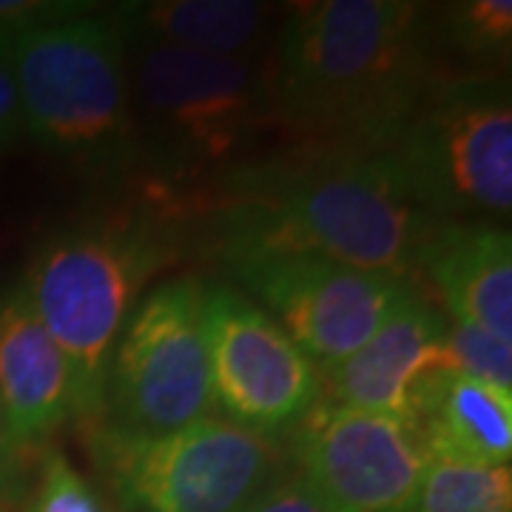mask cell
I'll return each instance as SVG.
<instances>
[{
	"label": "cell",
	"instance_id": "1",
	"mask_svg": "<svg viewBox=\"0 0 512 512\" xmlns=\"http://www.w3.org/2000/svg\"><path fill=\"white\" fill-rule=\"evenodd\" d=\"M276 128L299 151L382 154L441 80L427 6L410 0H313L276 35Z\"/></svg>",
	"mask_w": 512,
	"mask_h": 512
},
{
	"label": "cell",
	"instance_id": "2",
	"mask_svg": "<svg viewBox=\"0 0 512 512\" xmlns=\"http://www.w3.org/2000/svg\"><path fill=\"white\" fill-rule=\"evenodd\" d=\"M205 208L220 262L248 254L322 256L416 279L439 222L410 200L390 154L302 151L217 177Z\"/></svg>",
	"mask_w": 512,
	"mask_h": 512
},
{
	"label": "cell",
	"instance_id": "3",
	"mask_svg": "<svg viewBox=\"0 0 512 512\" xmlns=\"http://www.w3.org/2000/svg\"><path fill=\"white\" fill-rule=\"evenodd\" d=\"M180 220L154 202L63 225L37 245L20 288L69 362L74 419L100 416L111 350L148 282L177 256Z\"/></svg>",
	"mask_w": 512,
	"mask_h": 512
},
{
	"label": "cell",
	"instance_id": "4",
	"mask_svg": "<svg viewBox=\"0 0 512 512\" xmlns=\"http://www.w3.org/2000/svg\"><path fill=\"white\" fill-rule=\"evenodd\" d=\"M148 194L171 200L208 174L251 163L262 134L276 131L271 69L259 60L126 43Z\"/></svg>",
	"mask_w": 512,
	"mask_h": 512
},
{
	"label": "cell",
	"instance_id": "5",
	"mask_svg": "<svg viewBox=\"0 0 512 512\" xmlns=\"http://www.w3.org/2000/svg\"><path fill=\"white\" fill-rule=\"evenodd\" d=\"M9 60L26 140L89 177L140 174L126 37L109 9L23 35Z\"/></svg>",
	"mask_w": 512,
	"mask_h": 512
},
{
	"label": "cell",
	"instance_id": "6",
	"mask_svg": "<svg viewBox=\"0 0 512 512\" xmlns=\"http://www.w3.org/2000/svg\"><path fill=\"white\" fill-rule=\"evenodd\" d=\"M387 154L410 200L436 222L510 217V83L498 74L441 77Z\"/></svg>",
	"mask_w": 512,
	"mask_h": 512
},
{
	"label": "cell",
	"instance_id": "7",
	"mask_svg": "<svg viewBox=\"0 0 512 512\" xmlns=\"http://www.w3.org/2000/svg\"><path fill=\"white\" fill-rule=\"evenodd\" d=\"M89 453L123 512H239L285 473L279 439L222 416L160 436L89 424Z\"/></svg>",
	"mask_w": 512,
	"mask_h": 512
},
{
	"label": "cell",
	"instance_id": "8",
	"mask_svg": "<svg viewBox=\"0 0 512 512\" xmlns=\"http://www.w3.org/2000/svg\"><path fill=\"white\" fill-rule=\"evenodd\" d=\"M217 416L205 339V282L174 276L137 302L111 350L103 410L94 421L160 436Z\"/></svg>",
	"mask_w": 512,
	"mask_h": 512
},
{
	"label": "cell",
	"instance_id": "9",
	"mask_svg": "<svg viewBox=\"0 0 512 512\" xmlns=\"http://www.w3.org/2000/svg\"><path fill=\"white\" fill-rule=\"evenodd\" d=\"M222 265L319 370L356 353L419 291L416 279L362 271L322 256L248 254Z\"/></svg>",
	"mask_w": 512,
	"mask_h": 512
},
{
	"label": "cell",
	"instance_id": "10",
	"mask_svg": "<svg viewBox=\"0 0 512 512\" xmlns=\"http://www.w3.org/2000/svg\"><path fill=\"white\" fill-rule=\"evenodd\" d=\"M205 339L217 416L279 439L319 402V367L271 313L228 285H205Z\"/></svg>",
	"mask_w": 512,
	"mask_h": 512
},
{
	"label": "cell",
	"instance_id": "11",
	"mask_svg": "<svg viewBox=\"0 0 512 512\" xmlns=\"http://www.w3.org/2000/svg\"><path fill=\"white\" fill-rule=\"evenodd\" d=\"M293 473L333 512H416L433 461L413 424L316 402L288 433Z\"/></svg>",
	"mask_w": 512,
	"mask_h": 512
},
{
	"label": "cell",
	"instance_id": "12",
	"mask_svg": "<svg viewBox=\"0 0 512 512\" xmlns=\"http://www.w3.org/2000/svg\"><path fill=\"white\" fill-rule=\"evenodd\" d=\"M444 333L447 316L413 291L362 348L319 370V402L413 424L421 384L447 367Z\"/></svg>",
	"mask_w": 512,
	"mask_h": 512
},
{
	"label": "cell",
	"instance_id": "13",
	"mask_svg": "<svg viewBox=\"0 0 512 512\" xmlns=\"http://www.w3.org/2000/svg\"><path fill=\"white\" fill-rule=\"evenodd\" d=\"M0 416L6 441L20 447L46 441L74 419L69 362L20 285L0 296Z\"/></svg>",
	"mask_w": 512,
	"mask_h": 512
},
{
	"label": "cell",
	"instance_id": "14",
	"mask_svg": "<svg viewBox=\"0 0 512 512\" xmlns=\"http://www.w3.org/2000/svg\"><path fill=\"white\" fill-rule=\"evenodd\" d=\"M419 274L441 296L450 319L512 342V239L495 222H439Z\"/></svg>",
	"mask_w": 512,
	"mask_h": 512
},
{
	"label": "cell",
	"instance_id": "15",
	"mask_svg": "<svg viewBox=\"0 0 512 512\" xmlns=\"http://www.w3.org/2000/svg\"><path fill=\"white\" fill-rule=\"evenodd\" d=\"M413 427L433 458L510 464L512 390L444 367L421 384Z\"/></svg>",
	"mask_w": 512,
	"mask_h": 512
},
{
	"label": "cell",
	"instance_id": "16",
	"mask_svg": "<svg viewBox=\"0 0 512 512\" xmlns=\"http://www.w3.org/2000/svg\"><path fill=\"white\" fill-rule=\"evenodd\" d=\"M126 43H163L185 52L254 60L268 6L248 0H140L109 9Z\"/></svg>",
	"mask_w": 512,
	"mask_h": 512
},
{
	"label": "cell",
	"instance_id": "17",
	"mask_svg": "<svg viewBox=\"0 0 512 512\" xmlns=\"http://www.w3.org/2000/svg\"><path fill=\"white\" fill-rule=\"evenodd\" d=\"M416 512H512L510 464L433 458Z\"/></svg>",
	"mask_w": 512,
	"mask_h": 512
},
{
	"label": "cell",
	"instance_id": "18",
	"mask_svg": "<svg viewBox=\"0 0 512 512\" xmlns=\"http://www.w3.org/2000/svg\"><path fill=\"white\" fill-rule=\"evenodd\" d=\"M439 35L461 57L478 66H501L512 49L510 0H464L447 6Z\"/></svg>",
	"mask_w": 512,
	"mask_h": 512
},
{
	"label": "cell",
	"instance_id": "19",
	"mask_svg": "<svg viewBox=\"0 0 512 512\" xmlns=\"http://www.w3.org/2000/svg\"><path fill=\"white\" fill-rule=\"evenodd\" d=\"M444 359L450 370L473 376L478 382L512 390V342L490 330L467 325L447 316Z\"/></svg>",
	"mask_w": 512,
	"mask_h": 512
},
{
	"label": "cell",
	"instance_id": "20",
	"mask_svg": "<svg viewBox=\"0 0 512 512\" xmlns=\"http://www.w3.org/2000/svg\"><path fill=\"white\" fill-rule=\"evenodd\" d=\"M26 512H109V507L92 481L69 464V458L46 453L40 458V476Z\"/></svg>",
	"mask_w": 512,
	"mask_h": 512
},
{
	"label": "cell",
	"instance_id": "21",
	"mask_svg": "<svg viewBox=\"0 0 512 512\" xmlns=\"http://www.w3.org/2000/svg\"><path fill=\"white\" fill-rule=\"evenodd\" d=\"M97 9L86 0H0V55H9L20 37L80 18Z\"/></svg>",
	"mask_w": 512,
	"mask_h": 512
},
{
	"label": "cell",
	"instance_id": "22",
	"mask_svg": "<svg viewBox=\"0 0 512 512\" xmlns=\"http://www.w3.org/2000/svg\"><path fill=\"white\" fill-rule=\"evenodd\" d=\"M239 512H333L313 493L311 487L296 476L293 470H285L271 487H265L251 504H245Z\"/></svg>",
	"mask_w": 512,
	"mask_h": 512
},
{
	"label": "cell",
	"instance_id": "23",
	"mask_svg": "<svg viewBox=\"0 0 512 512\" xmlns=\"http://www.w3.org/2000/svg\"><path fill=\"white\" fill-rule=\"evenodd\" d=\"M26 140L23 106L9 55H0V154L18 148Z\"/></svg>",
	"mask_w": 512,
	"mask_h": 512
},
{
	"label": "cell",
	"instance_id": "24",
	"mask_svg": "<svg viewBox=\"0 0 512 512\" xmlns=\"http://www.w3.org/2000/svg\"><path fill=\"white\" fill-rule=\"evenodd\" d=\"M0 441H6V436H3V416H0Z\"/></svg>",
	"mask_w": 512,
	"mask_h": 512
}]
</instances>
